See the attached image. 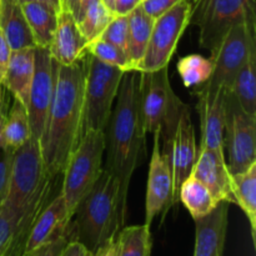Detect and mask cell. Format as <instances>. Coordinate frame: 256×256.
I'll use <instances>...</instances> for the list:
<instances>
[{
  "instance_id": "32",
  "label": "cell",
  "mask_w": 256,
  "mask_h": 256,
  "mask_svg": "<svg viewBox=\"0 0 256 256\" xmlns=\"http://www.w3.org/2000/svg\"><path fill=\"white\" fill-rule=\"evenodd\" d=\"M86 52L92 55V56L96 58L100 62H105L108 65L120 68L124 72L132 70L126 52L120 49V48H118L116 45L106 42V40L98 38V39L88 42Z\"/></svg>"
},
{
  "instance_id": "26",
  "label": "cell",
  "mask_w": 256,
  "mask_h": 256,
  "mask_svg": "<svg viewBox=\"0 0 256 256\" xmlns=\"http://www.w3.org/2000/svg\"><path fill=\"white\" fill-rule=\"evenodd\" d=\"M32 138L26 106L14 99L12 108L4 115L0 128V142L12 150H16Z\"/></svg>"
},
{
  "instance_id": "30",
  "label": "cell",
  "mask_w": 256,
  "mask_h": 256,
  "mask_svg": "<svg viewBox=\"0 0 256 256\" xmlns=\"http://www.w3.org/2000/svg\"><path fill=\"white\" fill-rule=\"evenodd\" d=\"M114 16V12L105 8L102 0H92L76 22L82 36L90 42L100 38Z\"/></svg>"
},
{
  "instance_id": "20",
  "label": "cell",
  "mask_w": 256,
  "mask_h": 256,
  "mask_svg": "<svg viewBox=\"0 0 256 256\" xmlns=\"http://www.w3.org/2000/svg\"><path fill=\"white\" fill-rule=\"evenodd\" d=\"M70 222L66 202L62 192H58L46 205L42 209L32 224L29 239H28L26 252H32L38 246L46 242L52 236L64 230ZM24 254V255H25Z\"/></svg>"
},
{
  "instance_id": "33",
  "label": "cell",
  "mask_w": 256,
  "mask_h": 256,
  "mask_svg": "<svg viewBox=\"0 0 256 256\" xmlns=\"http://www.w3.org/2000/svg\"><path fill=\"white\" fill-rule=\"evenodd\" d=\"M72 240H75V238L74 232H72V228L69 222V224L66 225V228H65L64 230L58 232L55 236H52V239L48 240L46 242H44L42 245L38 246L36 249H34L32 252H26L24 256H60L62 250L65 249V246H66Z\"/></svg>"
},
{
  "instance_id": "25",
  "label": "cell",
  "mask_w": 256,
  "mask_h": 256,
  "mask_svg": "<svg viewBox=\"0 0 256 256\" xmlns=\"http://www.w3.org/2000/svg\"><path fill=\"white\" fill-rule=\"evenodd\" d=\"M154 20L142 10V5L135 8L129 15V35H128V58L132 70H136L146 50L152 35Z\"/></svg>"
},
{
  "instance_id": "3",
  "label": "cell",
  "mask_w": 256,
  "mask_h": 256,
  "mask_svg": "<svg viewBox=\"0 0 256 256\" xmlns=\"http://www.w3.org/2000/svg\"><path fill=\"white\" fill-rule=\"evenodd\" d=\"M125 220L126 210L120 202L119 182L104 169L92 190L79 202L70 225L75 240L94 254L102 245L116 239Z\"/></svg>"
},
{
  "instance_id": "21",
  "label": "cell",
  "mask_w": 256,
  "mask_h": 256,
  "mask_svg": "<svg viewBox=\"0 0 256 256\" xmlns=\"http://www.w3.org/2000/svg\"><path fill=\"white\" fill-rule=\"evenodd\" d=\"M34 69L35 48L12 50L2 85L9 90L14 99L19 100L25 106L34 76Z\"/></svg>"
},
{
  "instance_id": "45",
  "label": "cell",
  "mask_w": 256,
  "mask_h": 256,
  "mask_svg": "<svg viewBox=\"0 0 256 256\" xmlns=\"http://www.w3.org/2000/svg\"><path fill=\"white\" fill-rule=\"evenodd\" d=\"M2 88V86H0ZM0 105H2V89H0Z\"/></svg>"
},
{
  "instance_id": "41",
  "label": "cell",
  "mask_w": 256,
  "mask_h": 256,
  "mask_svg": "<svg viewBox=\"0 0 256 256\" xmlns=\"http://www.w3.org/2000/svg\"><path fill=\"white\" fill-rule=\"evenodd\" d=\"M94 256H116V239L106 242L92 254Z\"/></svg>"
},
{
  "instance_id": "12",
  "label": "cell",
  "mask_w": 256,
  "mask_h": 256,
  "mask_svg": "<svg viewBox=\"0 0 256 256\" xmlns=\"http://www.w3.org/2000/svg\"><path fill=\"white\" fill-rule=\"evenodd\" d=\"M55 179L49 178L45 182L22 215H15L6 208L0 206V256H24L32 224L50 202Z\"/></svg>"
},
{
  "instance_id": "28",
  "label": "cell",
  "mask_w": 256,
  "mask_h": 256,
  "mask_svg": "<svg viewBox=\"0 0 256 256\" xmlns=\"http://www.w3.org/2000/svg\"><path fill=\"white\" fill-rule=\"evenodd\" d=\"M179 200L194 220L210 214L219 204L210 190L192 175H190L180 186Z\"/></svg>"
},
{
  "instance_id": "6",
  "label": "cell",
  "mask_w": 256,
  "mask_h": 256,
  "mask_svg": "<svg viewBox=\"0 0 256 256\" xmlns=\"http://www.w3.org/2000/svg\"><path fill=\"white\" fill-rule=\"evenodd\" d=\"M189 24L199 28L200 45L212 55L232 28L256 26L255 0H195Z\"/></svg>"
},
{
  "instance_id": "24",
  "label": "cell",
  "mask_w": 256,
  "mask_h": 256,
  "mask_svg": "<svg viewBox=\"0 0 256 256\" xmlns=\"http://www.w3.org/2000/svg\"><path fill=\"white\" fill-rule=\"evenodd\" d=\"M230 188L235 204L239 205L249 220L252 242L256 245V162L245 172L230 174Z\"/></svg>"
},
{
  "instance_id": "46",
  "label": "cell",
  "mask_w": 256,
  "mask_h": 256,
  "mask_svg": "<svg viewBox=\"0 0 256 256\" xmlns=\"http://www.w3.org/2000/svg\"><path fill=\"white\" fill-rule=\"evenodd\" d=\"M86 256H94V255H92V252H88V254H86Z\"/></svg>"
},
{
  "instance_id": "15",
  "label": "cell",
  "mask_w": 256,
  "mask_h": 256,
  "mask_svg": "<svg viewBox=\"0 0 256 256\" xmlns=\"http://www.w3.org/2000/svg\"><path fill=\"white\" fill-rule=\"evenodd\" d=\"M169 156L172 174V206H174L179 202L180 186L192 175L198 156L195 130L188 105L182 109L178 120L170 144Z\"/></svg>"
},
{
  "instance_id": "10",
  "label": "cell",
  "mask_w": 256,
  "mask_h": 256,
  "mask_svg": "<svg viewBox=\"0 0 256 256\" xmlns=\"http://www.w3.org/2000/svg\"><path fill=\"white\" fill-rule=\"evenodd\" d=\"M192 6L189 0H182L154 20L146 50L136 72H156L169 65L178 42L190 22Z\"/></svg>"
},
{
  "instance_id": "5",
  "label": "cell",
  "mask_w": 256,
  "mask_h": 256,
  "mask_svg": "<svg viewBox=\"0 0 256 256\" xmlns=\"http://www.w3.org/2000/svg\"><path fill=\"white\" fill-rule=\"evenodd\" d=\"M104 154V132L89 130L82 135L79 144L68 159L60 192L66 202L70 219L80 200L92 190L102 175Z\"/></svg>"
},
{
  "instance_id": "29",
  "label": "cell",
  "mask_w": 256,
  "mask_h": 256,
  "mask_svg": "<svg viewBox=\"0 0 256 256\" xmlns=\"http://www.w3.org/2000/svg\"><path fill=\"white\" fill-rule=\"evenodd\" d=\"M152 245L149 225L124 226L116 235V256H150Z\"/></svg>"
},
{
  "instance_id": "35",
  "label": "cell",
  "mask_w": 256,
  "mask_h": 256,
  "mask_svg": "<svg viewBox=\"0 0 256 256\" xmlns=\"http://www.w3.org/2000/svg\"><path fill=\"white\" fill-rule=\"evenodd\" d=\"M14 150L9 149L0 142V206L5 202L9 192L10 174Z\"/></svg>"
},
{
  "instance_id": "23",
  "label": "cell",
  "mask_w": 256,
  "mask_h": 256,
  "mask_svg": "<svg viewBox=\"0 0 256 256\" xmlns=\"http://www.w3.org/2000/svg\"><path fill=\"white\" fill-rule=\"evenodd\" d=\"M35 46L49 49L58 22L59 8L45 2H26L22 4Z\"/></svg>"
},
{
  "instance_id": "36",
  "label": "cell",
  "mask_w": 256,
  "mask_h": 256,
  "mask_svg": "<svg viewBox=\"0 0 256 256\" xmlns=\"http://www.w3.org/2000/svg\"><path fill=\"white\" fill-rule=\"evenodd\" d=\"M179 2L182 0H142L140 5L148 15H150L152 19H156L175 6Z\"/></svg>"
},
{
  "instance_id": "43",
  "label": "cell",
  "mask_w": 256,
  "mask_h": 256,
  "mask_svg": "<svg viewBox=\"0 0 256 256\" xmlns=\"http://www.w3.org/2000/svg\"><path fill=\"white\" fill-rule=\"evenodd\" d=\"M102 2L105 5L106 9H109L112 12H114V0H102Z\"/></svg>"
},
{
  "instance_id": "4",
  "label": "cell",
  "mask_w": 256,
  "mask_h": 256,
  "mask_svg": "<svg viewBox=\"0 0 256 256\" xmlns=\"http://www.w3.org/2000/svg\"><path fill=\"white\" fill-rule=\"evenodd\" d=\"M140 100L145 132H160V139L164 140L162 149L169 154L178 120L186 105L172 92L168 66L156 72H140Z\"/></svg>"
},
{
  "instance_id": "17",
  "label": "cell",
  "mask_w": 256,
  "mask_h": 256,
  "mask_svg": "<svg viewBox=\"0 0 256 256\" xmlns=\"http://www.w3.org/2000/svg\"><path fill=\"white\" fill-rule=\"evenodd\" d=\"M192 175L210 190L216 202L235 204L224 152L198 149L196 162L192 168Z\"/></svg>"
},
{
  "instance_id": "2",
  "label": "cell",
  "mask_w": 256,
  "mask_h": 256,
  "mask_svg": "<svg viewBox=\"0 0 256 256\" xmlns=\"http://www.w3.org/2000/svg\"><path fill=\"white\" fill-rule=\"evenodd\" d=\"M145 135L140 100V72L128 70L120 82L116 105L104 129L106 164L104 169L119 182L122 206L128 212L132 176L144 149Z\"/></svg>"
},
{
  "instance_id": "9",
  "label": "cell",
  "mask_w": 256,
  "mask_h": 256,
  "mask_svg": "<svg viewBox=\"0 0 256 256\" xmlns=\"http://www.w3.org/2000/svg\"><path fill=\"white\" fill-rule=\"evenodd\" d=\"M252 49H256V26L240 24L232 28L216 52L210 56L212 76L196 92L212 95L220 90L230 92L235 76Z\"/></svg>"
},
{
  "instance_id": "11",
  "label": "cell",
  "mask_w": 256,
  "mask_h": 256,
  "mask_svg": "<svg viewBox=\"0 0 256 256\" xmlns=\"http://www.w3.org/2000/svg\"><path fill=\"white\" fill-rule=\"evenodd\" d=\"M224 149L228 150L226 166L230 174H238L256 162V116L246 114L230 92L225 100Z\"/></svg>"
},
{
  "instance_id": "7",
  "label": "cell",
  "mask_w": 256,
  "mask_h": 256,
  "mask_svg": "<svg viewBox=\"0 0 256 256\" xmlns=\"http://www.w3.org/2000/svg\"><path fill=\"white\" fill-rule=\"evenodd\" d=\"M124 72L88 54L82 135L89 130L104 132Z\"/></svg>"
},
{
  "instance_id": "40",
  "label": "cell",
  "mask_w": 256,
  "mask_h": 256,
  "mask_svg": "<svg viewBox=\"0 0 256 256\" xmlns=\"http://www.w3.org/2000/svg\"><path fill=\"white\" fill-rule=\"evenodd\" d=\"M88 250L76 240H72L69 244L65 246L60 256H86Z\"/></svg>"
},
{
  "instance_id": "47",
  "label": "cell",
  "mask_w": 256,
  "mask_h": 256,
  "mask_svg": "<svg viewBox=\"0 0 256 256\" xmlns=\"http://www.w3.org/2000/svg\"><path fill=\"white\" fill-rule=\"evenodd\" d=\"M64 2H65V0H62V4H64Z\"/></svg>"
},
{
  "instance_id": "44",
  "label": "cell",
  "mask_w": 256,
  "mask_h": 256,
  "mask_svg": "<svg viewBox=\"0 0 256 256\" xmlns=\"http://www.w3.org/2000/svg\"><path fill=\"white\" fill-rule=\"evenodd\" d=\"M4 110H2V105H0V128H2V119H4Z\"/></svg>"
},
{
  "instance_id": "13",
  "label": "cell",
  "mask_w": 256,
  "mask_h": 256,
  "mask_svg": "<svg viewBox=\"0 0 256 256\" xmlns=\"http://www.w3.org/2000/svg\"><path fill=\"white\" fill-rule=\"evenodd\" d=\"M58 64L46 48H35V69L26 102L30 134L32 139H42L48 112L54 94Z\"/></svg>"
},
{
  "instance_id": "31",
  "label": "cell",
  "mask_w": 256,
  "mask_h": 256,
  "mask_svg": "<svg viewBox=\"0 0 256 256\" xmlns=\"http://www.w3.org/2000/svg\"><path fill=\"white\" fill-rule=\"evenodd\" d=\"M178 72L186 88L202 86L212 76V62L200 54L186 55L178 62Z\"/></svg>"
},
{
  "instance_id": "22",
  "label": "cell",
  "mask_w": 256,
  "mask_h": 256,
  "mask_svg": "<svg viewBox=\"0 0 256 256\" xmlns=\"http://www.w3.org/2000/svg\"><path fill=\"white\" fill-rule=\"evenodd\" d=\"M0 30L12 52L36 48L19 0H0Z\"/></svg>"
},
{
  "instance_id": "38",
  "label": "cell",
  "mask_w": 256,
  "mask_h": 256,
  "mask_svg": "<svg viewBox=\"0 0 256 256\" xmlns=\"http://www.w3.org/2000/svg\"><path fill=\"white\" fill-rule=\"evenodd\" d=\"M142 2V0H114V14L129 15Z\"/></svg>"
},
{
  "instance_id": "14",
  "label": "cell",
  "mask_w": 256,
  "mask_h": 256,
  "mask_svg": "<svg viewBox=\"0 0 256 256\" xmlns=\"http://www.w3.org/2000/svg\"><path fill=\"white\" fill-rule=\"evenodd\" d=\"M154 148L149 164L146 198H145V224L152 225L155 218L172 206V174L170 156L162 150L160 132H154Z\"/></svg>"
},
{
  "instance_id": "34",
  "label": "cell",
  "mask_w": 256,
  "mask_h": 256,
  "mask_svg": "<svg viewBox=\"0 0 256 256\" xmlns=\"http://www.w3.org/2000/svg\"><path fill=\"white\" fill-rule=\"evenodd\" d=\"M128 35H129V22L128 15H115L106 29L100 35V39L106 40L124 50L128 55Z\"/></svg>"
},
{
  "instance_id": "8",
  "label": "cell",
  "mask_w": 256,
  "mask_h": 256,
  "mask_svg": "<svg viewBox=\"0 0 256 256\" xmlns=\"http://www.w3.org/2000/svg\"><path fill=\"white\" fill-rule=\"evenodd\" d=\"M49 178L52 176L45 169L40 142L30 138L12 154L9 192L2 206L22 215Z\"/></svg>"
},
{
  "instance_id": "16",
  "label": "cell",
  "mask_w": 256,
  "mask_h": 256,
  "mask_svg": "<svg viewBox=\"0 0 256 256\" xmlns=\"http://www.w3.org/2000/svg\"><path fill=\"white\" fill-rule=\"evenodd\" d=\"M226 90H220L212 95L195 92L198 96L196 109L200 116V146L224 152L225 116H226Z\"/></svg>"
},
{
  "instance_id": "39",
  "label": "cell",
  "mask_w": 256,
  "mask_h": 256,
  "mask_svg": "<svg viewBox=\"0 0 256 256\" xmlns=\"http://www.w3.org/2000/svg\"><path fill=\"white\" fill-rule=\"evenodd\" d=\"M92 0H65V2L62 5L68 8V9L72 12V14L74 15L75 20H79L80 16L82 15V12H85L86 6L89 5V2Z\"/></svg>"
},
{
  "instance_id": "37",
  "label": "cell",
  "mask_w": 256,
  "mask_h": 256,
  "mask_svg": "<svg viewBox=\"0 0 256 256\" xmlns=\"http://www.w3.org/2000/svg\"><path fill=\"white\" fill-rule=\"evenodd\" d=\"M10 54H12V49L9 46V42L5 39L4 34L0 30V86L4 82L5 72H6L8 64H9Z\"/></svg>"
},
{
  "instance_id": "18",
  "label": "cell",
  "mask_w": 256,
  "mask_h": 256,
  "mask_svg": "<svg viewBox=\"0 0 256 256\" xmlns=\"http://www.w3.org/2000/svg\"><path fill=\"white\" fill-rule=\"evenodd\" d=\"M88 42L82 36L74 15L65 5L58 12V22L49 46L52 59L59 65H72L86 52Z\"/></svg>"
},
{
  "instance_id": "19",
  "label": "cell",
  "mask_w": 256,
  "mask_h": 256,
  "mask_svg": "<svg viewBox=\"0 0 256 256\" xmlns=\"http://www.w3.org/2000/svg\"><path fill=\"white\" fill-rule=\"evenodd\" d=\"M229 202H220L210 214L195 219L194 256H224Z\"/></svg>"
},
{
  "instance_id": "1",
  "label": "cell",
  "mask_w": 256,
  "mask_h": 256,
  "mask_svg": "<svg viewBox=\"0 0 256 256\" xmlns=\"http://www.w3.org/2000/svg\"><path fill=\"white\" fill-rule=\"evenodd\" d=\"M88 52L72 65L58 66L54 94L40 139L42 160L52 178L64 172L82 132Z\"/></svg>"
},
{
  "instance_id": "42",
  "label": "cell",
  "mask_w": 256,
  "mask_h": 256,
  "mask_svg": "<svg viewBox=\"0 0 256 256\" xmlns=\"http://www.w3.org/2000/svg\"><path fill=\"white\" fill-rule=\"evenodd\" d=\"M34 2V0H19L20 4H22V2ZM38 2H49V4L54 5V6L59 8L62 6V0H38Z\"/></svg>"
},
{
  "instance_id": "27",
  "label": "cell",
  "mask_w": 256,
  "mask_h": 256,
  "mask_svg": "<svg viewBox=\"0 0 256 256\" xmlns=\"http://www.w3.org/2000/svg\"><path fill=\"white\" fill-rule=\"evenodd\" d=\"M230 92L246 114L256 116V49L250 52L240 68Z\"/></svg>"
}]
</instances>
